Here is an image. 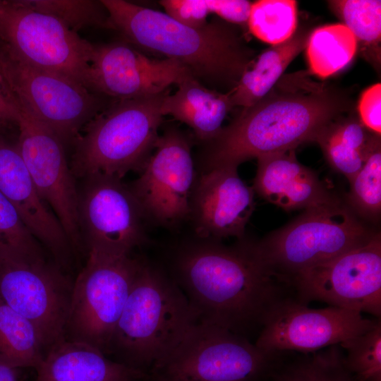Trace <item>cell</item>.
Segmentation results:
<instances>
[{
  "label": "cell",
  "instance_id": "obj_1",
  "mask_svg": "<svg viewBox=\"0 0 381 381\" xmlns=\"http://www.w3.org/2000/svg\"><path fill=\"white\" fill-rule=\"evenodd\" d=\"M167 272L198 322L248 339L258 336L274 310L295 296L288 283L258 262L243 239L233 246L198 238L183 243L173 250Z\"/></svg>",
  "mask_w": 381,
  "mask_h": 381
},
{
  "label": "cell",
  "instance_id": "obj_2",
  "mask_svg": "<svg viewBox=\"0 0 381 381\" xmlns=\"http://www.w3.org/2000/svg\"><path fill=\"white\" fill-rule=\"evenodd\" d=\"M307 71L282 75L270 92L242 110L211 140L202 144L201 172L238 168L253 158L295 150L351 113L349 93L318 82Z\"/></svg>",
  "mask_w": 381,
  "mask_h": 381
},
{
  "label": "cell",
  "instance_id": "obj_3",
  "mask_svg": "<svg viewBox=\"0 0 381 381\" xmlns=\"http://www.w3.org/2000/svg\"><path fill=\"white\" fill-rule=\"evenodd\" d=\"M101 2L108 13V29L135 48L178 61L205 86L229 91L253 59L235 28L221 19L195 28L124 0Z\"/></svg>",
  "mask_w": 381,
  "mask_h": 381
},
{
  "label": "cell",
  "instance_id": "obj_4",
  "mask_svg": "<svg viewBox=\"0 0 381 381\" xmlns=\"http://www.w3.org/2000/svg\"><path fill=\"white\" fill-rule=\"evenodd\" d=\"M197 322L167 271L142 259L107 353L149 375Z\"/></svg>",
  "mask_w": 381,
  "mask_h": 381
},
{
  "label": "cell",
  "instance_id": "obj_5",
  "mask_svg": "<svg viewBox=\"0 0 381 381\" xmlns=\"http://www.w3.org/2000/svg\"><path fill=\"white\" fill-rule=\"evenodd\" d=\"M167 92L114 100L95 116L73 143L70 167L74 176L122 179L131 171L140 172L159 136L162 101Z\"/></svg>",
  "mask_w": 381,
  "mask_h": 381
},
{
  "label": "cell",
  "instance_id": "obj_6",
  "mask_svg": "<svg viewBox=\"0 0 381 381\" xmlns=\"http://www.w3.org/2000/svg\"><path fill=\"white\" fill-rule=\"evenodd\" d=\"M375 234L335 200L307 209L289 224L248 244L265 269L289 284L296 273L364 244Z\"/></svg>",
  "mask_w": 381,
  "mask_h": 381
},
{
  "label": "cell",
  "instance_id": "obj_7",
  "mask_svg": "<svg viewBox=\"0 0 381 381\" xmlns=\"http://www.w3.org/2000/svg\"><path fill=\"white\" fill-rule=\"evenodd\" d=\"M287 353L265 351L243 336L198 322L150 375L173 381H265Z\"/></svg>",
  "mask_w": 381,
  "mask_h": 381
},
{
  "label": "cell",
  "instance_id": "obj_8",
  "mask_svg": "<svg viewBox=\"0 0 381 381\" xmlns=\"http://www.w3.org/2000/svg\"><path fill=\"white\" fill-rule=\"evenodd\" d=\"M0 87L64 145L73 144L85 126L114 100L32 66L1 41Z\"/></svg>",
  "mask_w": 381,
  "mask_h": 381
},
{
  "label": "cell",
  "instance_id": "obj_9",
  "mask_svg": "<svg viewBox=\"0 0 381 381\" xmlns=\"http://www.w3.org/2000/svg\"><path fill=\"white\" fill-rule=\"evenodd\" d=\"M142 259L88 253L73 284L66 339L92 346L105 355Z\"/></svg>",
  "mask_w": 381,
  "mask_h": 381
},
{
  "label": "cell",
  "instance_id": "obj_10",
  "mask_svg": "<svg viewBox=\"0 0 381 381\" xmlns=\"http://www.w3.org/2000/svg\"><path fill=\"white\" fill-rule=\"evenodd\" d=\"M0 41L32 66L92 91L90 64L94 44L54 17L32 9L25 0L4 1Z\"/></svg>",
  "mask_w": 381,
  "mask_h": 381
},
{
  "label": "cell",
  "instance_id": "obj_11",
  "mask_svg": "<svg viewBox=\"0 0 381 381\" xmlns=\"http://www.w3.org/2000/svg\"><path fill=\"white\" fill-rule=\"evenodd\" d=\"M289 283L296 300L304 305L322 301L380 318V234L375 232L364 244L296 273Z\"/></svg>",
  "mask_w": 381,
  "mask_h": 381
},
{
  "label": "cell",
  "instance_id": "obj_12",
  "mask_svg": "<svg viewBox=\"0 0 381 381\" xmlns=\"http://www.w3.org/2000/svg\"><path fill=\"white\" fill-rule=\"evenodd\" d=\"M196 178L190 140L179 128L169 127L129 188L145 219L173 227L189 217Z\"/></svg>",
  "mask_w": 381,
  "mask_h": 381
},
{
  "label": "cell",
  "instance_id": "obj_13",
  "mask_svg": "<svg viewBox=\"0 0 381 381\" xmlns=\"http://www.w3.org/2000/svg\"><path fill=\"white\" fill-rule=\"evenodd\" d=\"M73 284L43 260H0V298L37 329L45 353L66 339Z\"/></svg>",
  "mask_w": 381,
  "mask_h": 381
},
{
  "label": "cell",
  "instance_id": "obj_14",
  "mask_svg": "<svg viewBox=\"0 0 381 381\" xmlns=\"http://www.w3.org/2000/svg\"><path fill=\"white\" fill-rule=\"evenodd\" d=\"M78 212L87 253L129 255L146 241L143 212L120 178L103 174L85 178Z\"/></svg>",
  "mask_w": 381,
  "mask_h": 381
},
{
  "label": "cell",
  "instance_id": "obj_15",
  "mask_svg": "<svg viewBox=\"0 0 381 381\" xmlns=\"http://www.w3.org/2000/svg\"><path fill=\"white\" fill-rule=\"evenodd\" d=\"M11 102L18 114L16 143L35 186L60 222L71 248L77 249L82 241L79 192L66 159L64 143L25 108Z\"/></svg>",
  "mask_w": 381,
  "mask_h": 381
},
{
  "label": "cell",
  "instance_id": "obj_16",
  "mask_svg": "<svg viewBox=\"0 0 381 381\" xmlns=\"http://www.w3.org/2000/svg\"><path fill=\"white\" fill-rule=\"evenodd\" d=\"M379 320L366 318L356 310L332 306L310 308L293 296L270 315L255 344L267 352L313 353L365 332Z\"/></svg>",
  "mask_w": 381,
  "mask_h": 381
},
{
  "label": "cell",
  "instance_id": "obj_17",
  "mask_svg": "<svg viewBox=\"0 0 381 381\" xmlns=\"http://www.w3.org/2000/svg\"><path fill=\"white\" fill-rule=\"evenodd\" d=\"M90 67L91 90L114 100L159 95L192 75L178 61L150 57L125 41L94 44Z\"/></svg>",
  "mask_w": 381,
  "mask_h": 381
},
{
  "label": "cell",
  "instance_id": "obj_18",
  "mask_svg": "<svg viewBox=\"0 0 381 381\" xmlns=\"http://www.w3.org/2000/svg\"><path fill=\"white\" fill-rule=\"evenodd\" d=\"M253 188L239 177L237 168L201 172L190 198V213L196 238L220 241L243 238L254 210Z\"/></svg>",
  "mask_w": 381,
  "mask_h": 381
},
{
  "label": "cell",
  "instance_id": "obj_19",
  "mask_svg": "<svg viewBox=\"0 0 381 381\" xmlns=\"http://www.w3.org/2000/svg\"><path fill=\"white\" fill-rule=\"evenodd\" d=\"M0 192L18 210L24 223L54 256L59 265L71 246L56 216L40 196L18 150L0 131Z\"/></svg>",
  "mask_w": 381,
  "mask_h": 381
},
{
  "label": "cell",
  "instance_id": "obj_20",
  "mask_svg": "<svg viewBox=\"0 0 381 381\" xmlns=\"http://www.w3.org/2000/svg\"><path fill=\"white\" fill-rule=\"evenodd\" d=\"M253 190L285 210H306L337 200L309 168L296 159L295 150L257 158Z\"/></svg>",
  "mask_w": 381,
  "mask_h": 381
},
{
  "label": "cell",
  "instance_id": "obj_21",
  "mask_svg": "<svg viewBox=\"0 0 381 381\" xmlns=\"http://www.w3.org/2000/svg\"><path fill=\"white\" fill-rule=\"evenodd\" d=\"M35 370V381H146L150 377L92 346L68 339L52 346Z\"/></svg>",
  "mask_w": 381,
  "mask_h": 381
},
{
  "label": "cell",
  "instance_id": "obj_22",
  "mask_svg": "<svg viewBox=\"0 0 381 381\" xmlns=\"http://www.w3.org/2000/svg\"><path fill=\"white\" fill-rule=\"evenodd\" d=\"M176 86L173 94L167 92L162 99V115L171 116L188 126L201 145L207 143L218 134L233 109L227 92L210 88L192 75Z\"/></svg>",
  "mask_w": 381,
  "mask_h": 381
},
{
  "label": "cell",
  "instance_id": "obj_23",
  "mask_svg": "<svg viewBox=\"0 0 381 381\" xmlns=\"http://www.w3.org/2000/svg\"><path fill=\"white\" fill-rule=\"evenodd\" d=\"M310 33L306 28H297L289 39L272 45L253 59L234 87L226 92L232 107H250L267 95L289 64L305 49Z\"/></svg>",
  "mask_w": 381,
  "mask_h": 381
},
{
  "label": "cell",
  "instance_id": "obj_24",
  "mask_svg": "<svg viewBox=\"0 0 381 381\" xmlns=\"http://www.w3.org/2000/svg\"><path fill=\"white\" fill-rule=\"evenodd\" d=\"M380 141V135L369 131L351 113L328 125L315 142L332 167L350 181Z\"/></svg>",
  "mask_w": 381,
  "mask_h": 381
},
{
  "label": "cell",
  "instance_id": "obj_25",
  "mask_svg": "<svg viewBox=\"0 0 381 381\" xmlns=\"http://www.w3.org/2000/svg\"><path fill=\"white\" fill-rule=\"evenodd\" d=\"M305 49L309 72L326 78L351 62L358 46L351 30L343 23H336L310 31Z\"/></svg>",
  "mask_w": 381,
  "mask_h": 381
},
{
  "label": "cell",
  "instance_id": "obj_26",
  "mask_svg": "<svg viewBox=\"0 0 381 381\" xmlns=\"http://www.w3.org/2000/svg\"><path fill=\"white\" fill-rule=\"evenodd\" d=\"M44 356L34 325L0 298V361L16 369H35Z\"/></svg>",
  "mask_w": 381,
  "mask_h": 381
},
{
  "label": "cell",
  "instance_id": "obj_27",
  "mask_svg": "<svg viewBox=\"0 0 381 381\" xmlns=\"http://www.w3.org/2000/svg\"><path fill=\"white\" fill-rule=\"evenodd\" d=\"M329 8L353 34L360 54L376 70L381 56V1L377 0H334Z\"/></svg>",
  "mask_w": 381,
  "mask_h": 381
},
{
  "label": "cell",
  "instance_id": "obj_28",
  "mask_svg": "<svg viewBox=\"0 0 381 381\" xmlns=\"http://www.w3.org/2000/svg\"><path fill=\"white\" fill-rule=\"evenodd\" d=\"M271 381H355L344 364L339 344L282 362Z\"/></svg>",
  "mask_w": 381,
  "mask_h": 381
},
{
  "label": "cell",
  "instance_id": "obj_29",
  "mask_svg": "<svg viewBox=\"0 0 381 381\" xmlns=\"http://www.w3.org/2000/svg\"><path fill=\"white\" fill-rule=\"evenodd\" d=\"M251 2L246 0H162L165 13L188 26L200 28L210 14L230 24L247 25Z\"/></svg>",
  "mask_w": 381,
  "mask_h": 381
},
{
  "label": "cell",
  "instance_id": "obj_30",
  "mask_svg": "<svg viewBox=\"0 0 381 381\" xmlns=\"http://www.w3.org/2000/svg\"><path fill=\"white\" fill-rule=\"evenodd\" d=\"M298 26L297 2L260 0L251 4L247 27L260 40L272 45L289 39Z\"/></svg>",
  "mask_w": 381,
  "mask_h": 381
},
{
  "label": "cell",
  "instance_id": "obj_31",
  "mask_svg": "<svg viewBox=\"0 0 381 381\" xmlns=\"http://www.w3.org/2000/svg\"><path fill=\"white\" fill-rule=\"evenodd\" d=\"M44 260L40 242L18 210L0 192V260Z\"/></svg>",
  "mask_w": 381,
  "mask_h": 381
},
{
  "label": "cell",
  "instance_id": "obj_32",
  "mask_svg": "<svg viewBox=\"0 0 381 381\" xmlns=\"http://www.w3.org/2000/svg\"><path fill=\"white\" fill-rule=\"evenodd\" d=\"M346 368L355 381H381V321L340 344Z\"/></svg>",
  "mask_w": 381,
  "mask_h": 381
},
{
  "label": "cell",
  "instance_id": "obj_33",
  "mask_svg": "<svg viewBox=\"0 0 381 381\" xmlns=\"http://www.w3.org/2000/svg\"><path fill=\"white\" fill-rule=\"evenodd\" d=\"M32 9L52 16L71 30L108 28V13L100 1L25 0Z\"/></svg>",
  "mask_w": 381,
  "mask_h": 381
},
{
  "label": "cell",
  "instance_id": "obj_34",
  "mask_svg": "<svg viewBox=\"0 0 381 381\" xmlns=\"http://www.w3.org/2000/svg\"><path fill=\"white\" fill-rule=\"evenodd\" d=\"M349 200L352 207L367 218H376L381 209V145L370 151L361 169L349 181Z\"/></svg>",
  "mask_w": 381,
  "mask_h": 381
},
{
  "label": "cell",
  "instance_id": "obj_35",
  "mask_svg": "<svg viewBox=\"0 0 381 381\" xmlns=\"http://www.w3.org/2000/svg\"><path fill=\"white\" fill-rule=\"evenodd\" d=\"M358 119L371 132L381 133V84L375 83L366 88L357 104Z\"/></svg>",
  "mask_w": 381,
  "mask_h": 381
},
{
  "label": "cell",
  "instance_id": "obj_36",
  "mask_svg": "<svg viewBox=\"0 0 381 381\" xmlns=\"http://www.w3.org/2000/svg\"><path fill=\"white\" fill-rule=\"evenodd\" d=\"M18 111L0 87V131L18 124Z\"/></svg>",
  "mask_w": 381,
  "mask_h": 381
},
{
  "label": "cell",
  "instance_id": "obj_37",
  "mask_svg": "<svg viewBox=\"0 0 381 381\" xmlns=\"http://www.w3.org/2000/svg\"><path fill=\"white\" fill-rule=\"evenodd\" d=\"M0 381H17L16 368L0 361Z\"/></svg>",
  "mask_w": 381,
  "mask_h": 381
},
{
  "label": "cell",
  "instance_id": "obj_38",
  "mask_svg": "<svg viewBox=\"0 0 381 381\" xmlns=\"http://www.w3.org/2000/svg\"><path fill=\"white\" fill-rule=\"evenodd\" d=\"M146 381H173V380L165 379L160 377L150 375L149 378Z\"/></svg>",
  "mask_w": 381,
  "mask_h": 381
},
{
  "label": "cell",
  "instance_id": "obj_39",
  "mask_svg": "<svg viewBox=\"0 0 381 381\" xmlns=\"http://www.w3.org/2000/svg\"><path fill=\"white\" fill-rule=\"evenodd\" d=\"M3 5H4V1H0V24H1V13H2Z\"/></svg>",
  "mask_w": 381,
  "mask_h": 381
}]
</instances>
